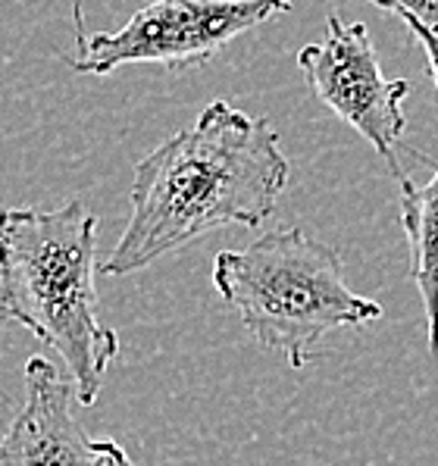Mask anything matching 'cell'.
Masks as SVG:
<instances>
[{"label":"cell","mask_w":438,"mask_h":466,"mask_svg":"<svg viewBox=\"0 0 438 466\" xmlns=\"http://www.w3.org/2000/svg\"><path fill=\"white\" fill-rule=\"evenodd\" d=\"M289 178L291 167L267 119L213 100L195 126L135 167L128 222L100 272L128 276L217 228L260 226L276 213Z\"/></svg>","instance_id":"obj_1"},{"label":"cell","mask_w":438,"mask_h":466,"mask_svg":"<svg viewBox=\"0 0 438 466\" xmlns=\"http://www.w3.org/2000/svg\"><path fill=\"white\" fill-rule=\"evenodd\" d=\"M97 219L82 200L0 210V317L25 326L66 363L78 404L95 407L119 335L97 317Z\"/></svg>","instance_id":"obj_2"},{"label":"cell","mask_w":438,"mask_h":466,"mask_svg":"<svg viewBox=\"0 0 438 466\" xmlns=\"http://www.w3.org/2000/svg\"><path fill=\"white\" fill-rule=\"evenodd\" d=\"M213 285L235 307L250 339L279 350L298 372L307 370L329 332L382 319L376 300L344 285L339 250L300 226L267 232L241 250H219Z\"/></svg>","instance_id":"obj_3"},{"label":"cell","mask_w":438,"mask_h":466,"mask_svg":"<svg viewBox=\"0 0 438 466\" xmlns=\"http://www.w3.org/2000/svg\"><path fill=\"white\" fill-rule=\"evenodd\" d=\"M76 45L69 60L76 73L110 76L128 63H157L169 73H185L210 63L226 45L289 13L291 0H150L119 32L85 35L82 4L76 0Z\"/></svg>","instance_id":"obj_4"},{"label":"cell","mask_w":438,"mask_h":466,"mask_svg":"<svg viewBox=\"0 0 438 466\" xmlns=\"http://www.w3.org/2000/svg\"><path fill=\"white\" fill-rule=\"evenodd\" d=\"M298 69L313 97L363 135L401 182L404 169L394 150L407 126L404 97L411 85L404 78H385L366 25L344 23L332 13L326 19V38L298 50Z\"/></svg>","instance_id":"obj_5"},{"label":"cell","mask_w":438,"mask_h":466,"mask_svg":"<svg viewBox=\"0 0 438 466\" xmlns=\"http://www.w3.org/2000/svg\"><path fill=\"white\" fill-rule=\"evenodd\" d=\"M76 385L47 357L25 363V404L0 441V466H135L117 441H95L73 417Z\"/></svg>","instance_id":"obj_6"},{"label":"cell","mask_w":438,"mask_h":466,"mask_svg":"<svg viewBox=\"0 0 438 466\" xmlns=\"http://www.w3.org/2000/svg\"><path fill=\"white\" fill-rule=\"evenodd\" d=\"M426 185L401 178V226L411 248V279L426 310L429 350L438 354V163Z\"/></svg>","instance_id":"obj_7"},{"label":"cell","mask_w":438,"mask_h":466,"mask_svg":"<svg viewBox=\"0 0 438 466\" xmlns=\"http://www.w3.org/2000/svg\"><path fill=\"white\" fill-rule=\"evenodd\" d=\"M366 4L389 10L394 16H411L429 28H438V0H366Z\"/></svg>","instance_id":"obj_8"},{"label":"cell","mask_w":438,"mask_h":466,"mask_svg":"<svg viewBox=\"0 0 438 466\" xmlns=\"http://www.w3.org/2000/svg\"><path fill=\"white\" fill-rule=\"evenodd\" d=\"M401 23L411 28V35L423 45L426 50V60H429V73H433V82H435V91H438V28H429L423 23H416L411 16H398Z\"/></svg>","instance_id":"obj_9"},{"label":"cell","mask_w":438,"mask_h":466,"mask_svg":"<svg viewBox=\"0 0 438 466\" xmlns=\"http://www.w3.org/2000/svg\"><path fill=\"white\" fill-rule=\"evenodd\" d=\"M0 441H4V435H0Z\"/></svg>","instance_id":"obj_10"}]
</instances>
